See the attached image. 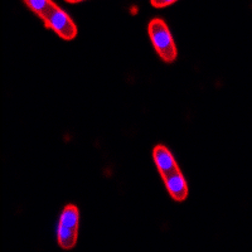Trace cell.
Listing matches in <instances>:
<instances>
[{
  "label": "cell",
  "mask_w": 252,
  "mask_h": 252,
  "mask_svg": "<svg viewBox=\"0 0 252 252\" xmlns=\"http://www.w3.org/2000/svg\"><path fill=\"white\" fill-rule=\"evenodd\" d=\"M148 34L158 56L164 62L172 63L177 60V47H175L169 28L163 19L154 18L150 20L148 24Z\"/></svg>",
  "instance_id": "6da1fadb"
},
{
  "label": "cell",
  "mask_w": 252,
  "mask_h": 252,
  "mask_svg": "<svg viewBox=\"0 0 252 252\" xmlns=\"http://www.w3.org/2000/svg\"><path fill=\"white\" fill-rule=\"evenodd\" d=\"M80 212L73 204H67L61 213L57 228L58 246L63 250H72L77 244Z\"/></svg>",
  "instance_id": "7a4b0ae2"
},
{
  "label": "cell",
  "mask_w": 252,
  "mask_h": 252,
  "mask_svg": "<svg viewBox=\"0 0 252 252\" xmlns=\"http://www.w3.org/2000/svg\"><path fill=\"white\" fill-rule=\"evenodd\" d=\"M44 26L53 31L58 37L64 40H72L77 37V26L64 10L56 6L43 19Z\"/></svg>",
  "instance_id": "3957f363"
},
{
  "label": "cell",
  "mask_w": 252,
  "mask_h": 252,
  "mask_svg": "<svg viewBox=\"0 0 252 252\" xmlns=\"http://www.w3.org/2000/svg\"><path fill=\"white\" fill-rule=\"evenodd\" d=\"M153 159L158 168V172L161 178L172 174L173 172L179 169L177 161L169 149L164 145H157L153 149Z\"/></svg>",
  "instance_id": "277c9868"
},
{
  "label": "cell",
  "mask_w": 252,
  "mask_h": 252,
  "mask_svg": "<svg viewBox=\"0 0 252 252\" xmlns=\"http://www.w3.org/2000/svg\"><path fill=\"white\" fill-rule=\"evenodd\" d=\"M166 190L175 202H184L188 198V186L181 169L163 178Z\"/></svg>",
  "instance_id": "5b68a950"
},
{
  "label": "cell",
  "mask_w": 252,
  "mask_h": 252,
  "mask_svg": "<svg viewBox=\"0 0 252 252\" xmlns=\"http://www.w3.org/2000/svg\"><path fill=\"white\" fill-rule=\"evenodd\" d=\"M24 4L31 9L32 12L37 14L40 19L43 20L49 13L58 6L57 4L53 3L52 0H23Z\"/></svg>",
  "instance_id": "8992f818"
},
{
  "label": "cell",
  "mask_w": 252,
  "mask_h": 252,
  "mask_svg": "<svg viewBox=\"0 0 252 252\" xmlns=\"http://www.w3.org/2000/svg\"><path fill=\"white\" fill-rule=\"evenodd\" d=\"M177 0H150V4H152L154 8H166V6L172 5V4H174Z\"/></svg>",
  "instance_id": "52a82bcc"
},
{
  "label": "cell",
  "mask_w": 252,
  "mask_h": 252,
  "mask_svg": "<svg viewBox=\"0 0 252 252\" xmlns=\"http://www.w3.org/2000/svg\"><path fill=\"white\" fill-rule=\"evenodd\" d=\"M67 3H71V4H75V3H80V1H83V0H66Z\"/></svg>",
  "instance_id": "ba28073f"
}]
</instances>
